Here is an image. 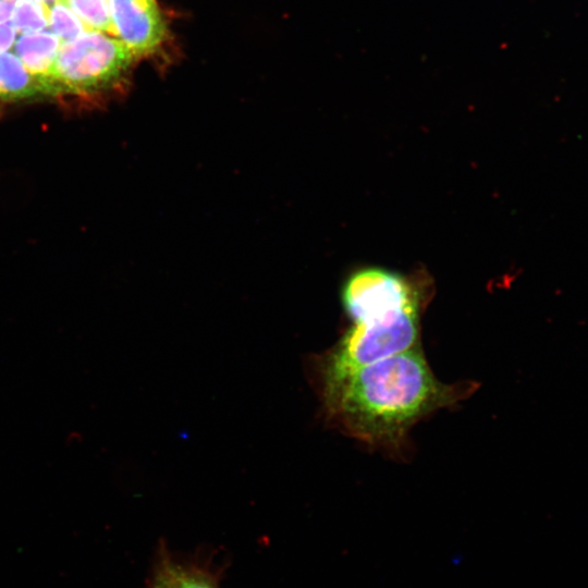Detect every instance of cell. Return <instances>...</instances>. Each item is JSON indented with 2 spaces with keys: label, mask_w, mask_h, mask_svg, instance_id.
<instances>
[{
  "label": "cell",
  "mask_w": 588,
  "mask_h": 588,
  "mask_svg": "<svg viewBox=\"0 0 588 588\" xmlns=\"http://www.w3.org/2000/svg\"><path fill=\"white\" fill-rule=\"evenodd\" d=\"M71 9L88 30L112 35L109 0H59Z\"/></svg>",
  "instance_id": "ba28073f"
},
{
  "label": "cell",
  "mask_w": 588,
  "mask_h": 588,
  "mask_svg": "<svg viewBox=\"0 0 588 588\" xmlns=\"http://www.w3.org/2000/svg\"><path fill=\"white\" fill-rule=\"evenodd\" d=\"M418 335L419 309L353 322L332 348L311 360V373L320 396L333 391L358 369L417 347Z\"/></svg>",
  "instance_id": "7a4b0ae2"
},
{
  "label": "cell",
  "mask_w": 588,
  "mask_h": 588,
  "mask_svg": "<svg viewBox=\"0 0 588 588\" xmlns=\"http://www.w3.org/2000/svg\"><path fill=\"white\" fill-rule=\"evenodd\" d=\"M158 588H171L170 585H169L168 579L166 578V576H164L163 579L159 583Z\"/></svg>",
  "instance_id": "5bb4252c"
},
{
  "label": "cell",
  "mask_w": 588,
  "mask_h": 588,
  "mask_svg": "<svg viewBox=\"0 0 588 588\" xmlns=\"http://www.w3.org/2000/svg\"><path fill=\"white\" fill-rule=\"evenodd\" d=\"M16 33L12 22L0 25V52L7 51L14 45Z\"/></svg>",
  "instance_id": "7c38bea8"
},
{
  "label": "cell",
  "mask_w": 588,
  "mask_h": 588,
  "mask_svg": "<svg viewBox=\"0 0 588 588\" xmlns=\"http://www.w3.org/2000/svg\"><path fill=\"white\" fill-rule=\"evenodd\" d=\"M343 307L353 322L385 318L419 309V294L401 274L380 268L354 272L341 292Z\"/></svg>",
  "instance_id": "277c9868"
},
{
  "label": "cell",
  "mask_w": 588,
  "mask_h": 588,
  "mask_svg": "<svg viewBox=\"0 0 588 588\" xmlns=\"http://www.w3.org/2000/svg\"><path fill=\"white\" fill-rule=\"evenodd\" d=\"M62 41L49 30L21 34L14 41V54L24 66L40 79L45 81L54 95L51 76Z\"/></svg>",
  "instance_id": "8992f818"
},
{
  "label": "cell",
  "mask_w": 588,
  "mask_h": 588,
  "mask_svg": "<svg viewBox=\"0 0 588 588\" xmlns=\"http://www.w3.org/2000/svg\"><path fill=\"white\" fill-rule=\"evenodd\" d=\"M53 96L51 87L35 76L11 52H0V99L19 101Z\"/></svg>",
  "instance_id": "52a82bcc"
},
{
  "label": "cell",
  "mask_w": 588,
  "mask_h": 588,
  "mask_svg": "<svg viewBox=\"0 0 588 588\" xmlns=\"http://www.w3.org/2000/svg\"><path fill=\"white\" fill-rule=\"evenodd\" d=\"M16 0L0 1V25L12 22L14 5Z\"/></svg>",
  "instance_id": "4fadbf2b"
},
{
  "label": "cell",
  "mask_w": 588,
  "mask_h": 588,
  "mask_svg": "<svg viewBox=\"0 0 588 588\" xmlns=\"http://www.w3.org/2000/svg\"><path fill=\"white\" fill-rule=\"evenodd\" d=\"M112 36L136 57L157 49L166 36V23L157 0H109Z\"/></svg>",
  "instance_id": "5b68a950"
},
{
  "label": "cell",
  "mask_w": 588,
  "mask_h": 588,
  "mask_svg": "<svg viewBox=\"0 0 588 588\" xmlns=\"http://www.w3.org/2000/svg\"><path fill=\"white\" fill-rule=\"evenodd\" d=\"M1 1V0H0Z\"/></svg>",
  "instance_id": "2e32d148"
},
{
  "label": "cell",
  "mask_w": 588,
  "mask_h": 588,
  "mask_svg": "<svg viewBox=\"0 0 588 588\" xmlns=\"http://www.w3.org/2000/svg\"><path fill=\"white\" fill-rule=\"evenodd\" d=\"M49 25L62 42L73 40L88 30L74 12L60 1L49 7Z\"/></svg>",
  "instance_id": "30bf717a"
},
{
  "label": "cell",
  "mask_w": 588,
  "mask_h": 588,
  "mask_svg": "<svg viewBox=\"0 0 588 588\" xmlns=\"http://www.w3.org/2000/svg\"><path fill=\"white\" fill-rule=\"evenodd\" d=\"M461 392L440 382L415 347L358 369L320 399L326 418L350 436L393 446L420 418L455 403Z\"/></svg>",
  "instance_id": "6da1fadb"
},
{
  "label": "cell",
  "mask_w": 588,
  "mask_h": 588,
  "mask_svg": "<svg viewBox=\"0 0 588 588\" xmlns=\"http://www.w3.org/2000/svg\"><path fill=\"white\" fill-rule=\"evenodd\" d=\"M137 57L117 37L86 30L61 44L51 84L56 96H103L117 89Z\"/></svg>",
  "instance_id": "3957f363"
},
{
  "label": "cell",
  "mask_w": 588,
  "mask_h": 588,
  "mask_svg": "<svg viewBox=\"0 0 588 588\" xmlns=\"http://www.w3.org/2000/svg\"><path fill=\"white\" fill-rule=\"evenodd\" d=\"M12 24L20 35L45 30L49 26V8L37 0H16Z\"/></svg>",
  "instance_id": "9c48e42d"
},
{
  "label": "cell",
  "mask_w": 588,
  "mask_h": 588,
  "mask_svg": "<svg viewBox=\"0 0 588 588\" xmlns=\"http://www.w3.org/2000/svg\"><path fill=\"white\" fill-rule=\"evenodd\" d=\"M171 588H216L213 584L200 574L169 571L164 574Z\"/></svg>",
  "instance_id": "8fae6325"
},
{
  "label": "cell",
  "mask_w": 588,
  "mask_h": 588,
  "mask_svg": "<svg viewBox=\"0 0 588 588\" xmlns=\"http://www.w3.org/2000/svg\"><path fill=\"white\" fill-rule=\"evenodd\" d=\"M37 1L42 2L44 4H46L49 8L59 0H37Z\"/></svg>",
  "instance_id": "9a60e30c"
}]
</instances>
